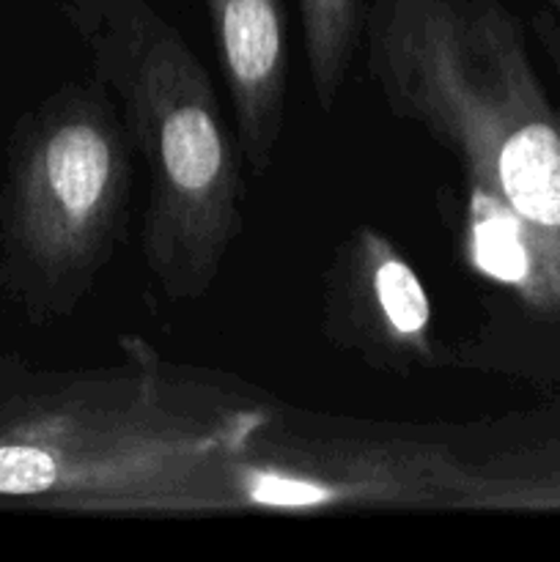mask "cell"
<instances>
[{
  "mask_svg": "<svg viewBox=\"0 0 560 562\" xmlns=\"http://www.w3.org/2000/svg\"><path fill=\"white\" fill-rule=\"evenodd\" d=\"M360 38L388 113L525 220L560 291V113L514 11L503 0H368Z\"/></svg>",
  "mask_w": 560,
  "mask_h": 562,
  "instance_id": "cell-1",
  "label": "cell"
},
{
  "mask_svg": "<svg viewBox=\"0 0 560 562\" xmlns=\"http://www.w3.org/2000/svg\"><path fill=\"white\" fill-rule=\"evenodd\" d=\"M130 368L0 417V499L82 514L187 516L209 470L275 420L267 404L173 379L146 340Z\"/></svg>",
  "mask_w": 560,
  "mask_h": 562,
  "instance_id": "cell-2",
  "label": "cell"
},
{
  "mask_svg": "<svg viewBox=\"0 0 560 562\" xmlns=\"http://www.w3.org/2000/svg\"><path fill=\"white\" fill-rule=\"evenodd\" d=\"M93 80L124 110L148 173L143 258L170 302H195L242 234V154L201 58L148 0H55Z\"/></svg>",
  "mask_w": 560,
  "mask_h": 562,
  "instance_id": "cell-3",
  "label": "cell"
},
{
  "mask_svg": "<svg viewBox=\"0 0 560 562\" xmlns=\"http://www.w3.org/2000/svg\"><path fill=\"white\" fill-rule=\"evenodd\" d=\"M135 146L97 80L66 86L20 121L3 187L0 280L36 322L86 300L124 236Z\"/></svg>",
  "mask_w": 560,
  "mask_h": 562,
  "instance_id": "cell-4",
  "label": "cell"
},
{
  "mask_svg": "<svg viewBox=\"0 0 560 562\" xmlns=\"http://www.w3.org/2000/svg\"><path fill=\"white\" fill-rule=\"evenodd\" d=\"M459 470L461 459L443 442L294 434L275 417L206 472L190 516L456 508Z\"/></svg>",
  "mask_w": 560,
  "mask_h": 562,
  "instance_id": "cell-5",
  "label": "cell"
},
{
  "mask_svg": "<svg viewBox=\"0 0 560 562\" xmlns=\"http://www.w3.org/2000/svg\"><path fill=\"white\" fill-rule=\"evenodd\" d=\"M324 333L379 371L412 376L437 366L432 296L373 225H357L335 247L324 274Z\"/></svg>",
  "mask_w": 560,
  "mask_h": 562,
  "instance_id": "cell-6",
  "label": "cell"
},
{
  "mask_svg": "<svg viewBox=\"0 0 560 562\" xmlns=\"http://www.w3.org/2000/svg\"><path fill=\"white\" fill-rule=\"evenodd\" d=\"M220 71L236 115V146L253 173H267L280 146L289 88L283 0H203Z\"/></svg>",
  "mask_w": 560,
  "mask_h": 562,
  "instance_id": "cell-7",
  "label": "cell"
},
{
  "mask_svg": "<svg viewBox=\"0 0 560 562\" xmlns=\"http://www.w3.org/2000/svg\"><path fill=\"white\" fill-rule=\"evenodd\" d=\"M461 252L483 280L508 285L536 311H560V291L536 234L497 195L467 181Z\"/></svg>",
  "mask_w": 560,
  "mask_h": 562,
  "instance_id": "cell-8",
  "label": "cell"
},
{
  "mask_svg": "<svg viewBox=\"0 0 560 562\" xmlns=\"http://www.w3.org/2000/svg\"><path fill=\"white\" fill-rule=\"evenodd\" d=\"M296 9L313 97L333 110L360 44L362 0H296Z\"/></svg>",
  "mask_w": 560,
  "mask_h": 562,
  "instance_id": "cell-9",
  "label": "cell"
},
{
  "mask_svg": "<svg viewBox=\"0 0 560 562\" xmlns=\"http://www.w3.org/2000/svg\"><path fill=\"white\" fill-rule=\"evenodd\" d=\"M555 3H558V5H560V0H555Z\"/></svg>",
  "mask_w": 560,
  "mask_h": 562,
  "instance_id": "cell-10",
  "label": "cell"
}]
</instances>
